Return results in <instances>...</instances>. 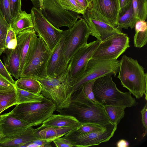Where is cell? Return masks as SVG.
<instances>
[{"mask_svg": "<svg viewBox=\"0 0 147 147\" xmlns=\"http://www.w3.org/2000/svg\"><path fill=\"white\" fill-rule=\"evenodd\" d=\"M56 111L60 114L74 117L81 123H92L104 126L111 123L104 106L87 97L82 88L73 93L68 107Z\"/></svg>", "mask_w": 147, "mask_h": 147, "instance_id": "6da1fadb", "label": "cell"}, {"mask_svg": "<svg viewBox=\"0 0 147 147\" xmlns=\"http://www.w3.org/2000/svg\"><path fill=\"white\" fill-rule=\"evenodd\" d=\"M117 78L122 86L137 99L144 95L147 99V74L136 59L123 55L120 60Z\"/></svg>", "mask_w": 147, "mask_h": 147, "instance_id": "7a4b0ae2", "label": "cell"}, {"mask_svg": "<svg viewBox=\"0 0 147 147\" xmlns=\"http://www.w3.org/2000/svg\"><path fill=\"white\" fill-rule=\"evenodd\" d=\"M112 76H105L95 80L92 90L97 101L103 106H115L125 108L137 105L138 102L130 92H123L117 88Z\"/></svg>", "mask_w": 147, "mask_h": 147, "instance_id": "3957f363", "label": "cell"}, {"mask_svg": "<svg viewBox=\"0 0 147 147\" xmlns=\"http://www.w3.org/2000/svg\"><path fill=\"white\" fill-rule=\"evenodd\" d=\"M36 80L41 85V95L55 104L57 109L68 107L73 94V86L68 70L59 77Z\"/></svg>", "mask_w": 147, "mask_h": 147, "instance_id": "277c9868", "label": "cell"}, {"mask_svg": "<svg viewBox=\"0 0 147 147\" xmlns=\"http://www.w3.org/2000/svg\"><path fill=\"white\" fill-rule=\"evenodd\" d=\"M57 109L55 104L45 97L40 102L18 104L12 111L16 117L33 127L42 124Z\"/></svg>", "mask_w": 147, "mask_h": 147, "instance_id": "5b68a950", "label": "cell"}, {"mask_svg": "<svg viewBox=\"0 0 147 147\" xmlns=\"http://www.w3.org/2000/svg\"><path fill=\"white\" fill-rule=\"evenodd\" d=\"M120 60L90 58L83 73L72 79L73 93L88 83L109 75L116 76L119 67Z\"/></svg>", "mask_w": 147, "mask_h": 147, "instance_id": "8992f818", "label": "cell"}, {"mask_svg": "<svg viewBox=\"0 0 147 147\" xmlns=\"http://www.w3.org/2000/svg\"><path fill=\"white\" fill-rule=\"evenodd\" d=\"M51 52L42 38L37 37L31 57L20 78H31L36 80L47 78L46 67Z\"/></svg>", "mask_w": 147, "mask_h": 147, "instance_id": "52a82bcc", "label": "cell"}, {"mask_svg": "<svg viewBox=\"0 0 147 147\" xmlns=\"http://www.w3.org/2000/svg\"><path fill=\"white\" fill-rule=\"evenodd\" d=\"M129 47V38L127 34H115L100 42L92 58L116 60Z\"/></svg>", "mask_w": 147, "mask_h": 147, "instance_id": "ba28073f", "label": "cell"}, {"mask_svg": "<svg viewBox=\"0 0 147 147\" xmlns=\"http://www.w3.org/2000/svg\"><path fill=\"white\" fill-rule=\"evenodd\" d=\"M68 30L65 40L63 52L66 61L69 63L76 53L87 43L90 31L86 22L83 18L77 21Z\"/></svg>", "mask_w": 147, "mask_h": 147, "instance_id": "9c48e42d", "label": "cell"}, {"mask_svg": "<svg viewBox=\"0 0 147 147\" xmlns=\"http://www.w3.org/2000/svg\"><path fill=\"white\" fill-rule=\"evenodd\" d=\"M40 11L57 29L62 26L70 28L79 17L76 13L63 8L57 0H43V8Z\"/></svg>", "mask_w": 147, "mask_h": 147, "instance_id": "30bf717a", "label": "cell"}, {"mask_svg": "<svg viewBox=\"0 0 147 147\" xmlns=\"http://www.w3.org/2000/svg\"><path fill=\"white\" fill-rule=\"evenodd\" d=\"M30 13L34 30L51 51L61 39L64 30L55 27L39 10L34 7L31 9Z\"/></svg>", "mask_w": 147, "mask_h": 147, "instance_id": "8fae6325", "label": "cell"}, {"mask_svg": "<svg viewBox=\"0 0 147 147\" xmlns=\"http://www.w3.org/2000/svg\"><path fill=\"white\" fill-rule=\"evenodd\" d=\"M117 128V125L111 123L103 126L100 129L88 133L76 134L70 131L65 135L74 146L86 147L98 145L109 141L113 136Z\"/></svg>", "mask_w": 147, "mask_h": 147, "instance_id": "7c38bea8", "label": "cell"}, {"mask_svg": "<svg viewBox=\"0 0 147 147\" xmlns=\"http://www.w3.org/2000/svg\"><path fill=\"white\" fill-rule=\"evenodd\" d=\"M82 15L90 29V35L100 42L114 34L123 33L121 29L104 21L91 8Z\"/></svg>", "mask_w": 147, "mask_h": 147, "instance_id": "4fadbf2b", "label": "cell"}, {"mask_svg": "<svg viewBox=\"0 0 147 147\" xmlns=\"http://www.w3.org/2000/svg\"><path fill=\"white\" fill-rule=\"evenodd\" d=\"M69 30H64L61 39L51 51L47 64V78H55L64 74L68 70L69 63L66 60L63 50Z\"/></svg>", "mask_w": 147, "mask_h": 147, "instance_id": "5bb4252c", "label": "cell"}, {"mask_svg": "<svg viewBox=\"0 0 147 147\" xmlns=\"http://www.w3.org/2000/svg\"><path fill=\"white\" fill-rule=\"evenodd\" d=\"M100 42L97 40L87 43L76 53L70 60L68 68L71 78H76L83 73L88 60L92 58Z\"/></svg>", "mask_w": 147, "mask_h": 147, "instance_id": "9a60e30c", "label": "cell"}, {"mask_svg": "<svg viewBox=\"0 0 147 147\" xmlns=\"http://www.w3.org/2000/svg\"><path fill=\"white\" fill-rule=\"evenodd\" d=\"M37 37L34 29L19 32L16 47L20 57L19 75L28 63L34 49Z\"/></svg>", "mask_w": 147, "mask_h": 147, "instance_id": "2e32d148", "label": "cell"}, {"mask_svg": "<svg viewBox=\"0 0 147 147\" xmlns=\"http://www.w3.org/2000/svg\"><path fill=\"white\" fill-rule=\"evenodd\" d=\"M91 8L107 23L117 27L120 13L119 0H92Z\"/></svg>", "mask_w": 147, "mask_h": 147, "instance_id": "e0dca14e", "label": "cell"}, {"mask_svg": "<svg viewBox=\"0 0 147 147\" xmlns=\"http://www.w3.org/2000/svg\"><path fill=\"white\" fill-rule=\"evenodd\" d=\"M32 127L16 117L12 111L0 115V131L5 137L18 134Z\"/></svg>", "mask_w": 147, "mask_h": 147, "instance_id": "ac0fdd59", "label": "cell"}, {"mask_svg": "<svg viewBox=\"0 0 147 147\" xmlns=\"http://www.w3.org/2000/svg\"><path fill=\"white\" fill-rule=\"evenodd\" d=\"M34 129L30 127L18 134L3 138L0 141V147H25L27 144L39 139Z\"/></svg>", "mask_w": 147, "mask_h": 147, "instance_id": "d6986e66", "label": "cell"}, {"mask_svg": "<svg viewBox=\"0 0 147 147\" xmlns=\"http://www.w3.org/2000/svg\"><path fill=\"white\" fill-rule=\"evenodd\" d=\"M81 124V123L73 116L60 114H53L39 127H67L76 129Z\"/></svg>", "mask_w": 147, "mask_h": 147, "instance_id": "ffe728a7", "label": "cell"}, {"mask_svg": "<svg viewBox=\"0 0 147 147\" xmlns=\"http://www.w3.org/2000/svg\"><path fill=\"white\" fill-rule=\"evenodd\" d=\"M3 53L4 65L6 69L11 75L18 79L20 78V57L16 48L6 49Z\"/></svg>", "mask_w": 147, "mask_h": 147, "instance_id": "44dd1931", "label": "cell"}, {"mask_svg": "<svg viewBox=\"0 0 147 147\" xmlns=\"http://www.w3.org/2000/svg\"><path fill=\"white\" fill-rule=\"evenodd\" d=\"M75 129L67 127H44L35 129L36 133L39 139L51 142L55 139L62 137Z\"/></svg>", "mask_w": 147, "mask_h": 147, "instance_id": "7402d4cb", "label": "cell"}, {"mask_svg": "<svg viewBox=\"0 0 147 147\" xmlns=\"http://www.w3.org/2000/svg\"><path fill=\"white\" fill-rule=\"evenodd\" d=\"M10 25L17 35L22 31L34 29L31 14L27 13L25 11H22Z\"/></svg>", "mask_w": 147, "mask_h": 147, "instance_id": "603a6c76", "label": "cell"}, {"mask_svg": "<svg viewBox=\"0 0 147 147\" xmlns=\"http://www.w3.org/2000/svg\"><path fill=\"white\" fill-rule=\"evenodd\" d=\"M134 27L135 33L134 37V45L136 47L141 48L147 42V22L144 20L137 21Z\"/></svg>", "mask_w": 147, "mask_h": 147, "instance_id": "cb8c5ba5", "label": "cell"}, {"mask_svg": "<svg viewBox=\"0 0 147 147\" xmlns=\"http://www.w3.org/2000/svg\"><path fill=\"white\" fill-rule=\"evenodd\" d=\"M16 88L30 92L41 94V87L38 81L31 78L22 77L14 84Z\"/></svg>", "mask_w": 147, "mask_h": 147, "instance_id": "d4e9b609", "label": "cell"}, {"mask_svg": "<svg viewBox=\"0 0 147 147\" xmlns=\"http://www.w3.org/2000/svg\"><path fill=\"white\" fill-rule=\"evenodd\" d=\"M16 92L18 104L40 102L45 98L41 94L30 92L16 88Z\"/></svg>", "mask_w": 147, "mask_h": 147, "instance_id": "484cf974", "label": "cell"}, {"mask_svg": "<svg viewBox=\"0 0 147 147\" xmlns=\"http://www.w3.org/2000/svg\"><path fill=\"white\" fill-rule=\"evenodd\" d=\"M137 20L134 14L132 3L129 8L125 13L119 16L117 27L120 29H132Z\"/></svg>", "mask_w": 147, "mask_h": 147, "instance_id": "4316f807", "label": "cell"}, {"mask_svg": "<svg viewBox=\"0 0 147 147\" xmlns=\"http://www.w3.org/2000/svg\"><path fill=\"white\" fill-rule=\"evenodd\" d=\"M104 107L110 122L113 124L117 125L124 116L125 108L119 106L111 105H105Z\"/></svg>", "mask_w": 147, "mask_h": 147, "instance_id": "83f0119b", "label": "cell"}, {"mask_svg": "<svg viewBox=\"0 0 147 147\" xmlns=\"http://www.w3.org/2000/svg\"><path fill=\"white\" fill-rule=\"evenodd\" d=\"M132 3L137 21H145L147 15V0H132Z\"/></svg>", "mask_w": 147, "mask_h": 147, "instance_id": "f1b7e54d", "label": "cell"}, {"mask_svg": "<svg viewBox=\"0 0 147 147\" xmlns=\"http://www.w3.org/2000/svg\"><path fill=\"white\" fill-rule=\"evenodd\" d=\"M18 104L16 91L0 94V115L5 110Z\"/></svg>", "mask_w": 147, "mask_h": 147, "instance_id": "f546056e", "label": "cell"}, {"mask_svg": "<svg viewBox=\"0 0 147 147\" xmlns=\"http://www.w3.org/2000/svg\"><path fill=\"white\" fill-rule=\"evenodd\" d=\"M64 9L77 14H83L85 11L77 0H57Z\"/></svg>", "mask_w": 147, "mask_h": 147, "instance_id": "4dcf8cb0", "label": "cell"}, {"mask_svg": "<svg viewBox=\"0 0 147 147\" xmlns=\"http://www.w3.org/2000/svg\"><path fill=\"white\" fill-rule=\"evenodd\" d=\"M10 24L6 21L0 9V56L5 50V44Z\"/></svg>", "mask_w": 147, "mask_h": 147, "instance_id": "1f68e13d", "label": "cell"}, {"mask_svg": "<svg viewBox=\"0 0 147 147\" xmlns=\"http://www.w3.org/2000/svg\"><path fill=\"white\" fill-rule=\"evenodd\" d=\"M103 126L99 124L92 123H81L79 127L71 130L70 132L76 134H83L98 130Z\"/></svg>", "mask_w": 147, "mask_h": 147, "instance_id": "d6a6232c", "label": "cell"}, {"mask_svg": "<svg viewBox=\"0 0 147 147\" xmlns=\"http://www.w3.org/2000/svg\"><path fill=\"white\" fill-rule=\"evenodd\" d=\"M16 90L14 84L0 73V94L9 93L16 91Z\"/></svg>", "mask_w": 147, "mask_h": 147, "instance_id": "836d02e7", "label": "cell"}, {"mask_svg": "<svg viewBox=\"0 0 147 147\" xmlns=\"http://www.w3.org/2000/svg\"><path fill=\"white\" fill-rule=\"evenodd\" d=\"M17 44V35L13 30L10 25L5 38V48L14 49Z\"/></svg>", "mask_w": 147, "mask_h": 147, "instance_id": "e575fe53", "label": "cell"}, {"mask_svg": "<svg viewBox=\"0 0 147 147\" xmlns=\"http://www.w3.org/2000/svg\"><path fill=\"white\" fill-rule=\"evenodd\" d=\"M9 3L11 23L22 11L21 0H9Z\"/></svg>", "mask_w": 147, "mask_h": 147, "instance_id": "d590c367", "label": "cell"}, {"mask_svg": "<svg viewBox=\"0 0 147 147\" xmlns=\"http://www.w3.org/2000/svg\"><path fill=\"white\" fill-rule=\"evenodd\" d=\"M0 9L7 22L11 23L9 0H0Z\"/></svg>", "mask_w": 147, "mask_h": 147, "instance_id": "8d00e7d4", "label": "cell"}, {"mask_svg": "<svg viewBox=\"0 0 147 147\" xmlns=\"http://www.w3.org/2000/svg\"><path fill=\"white\" fill-rule=\"evenodd\" d=\"M95 80L88 83L82 88L84 93L87 97L93 102L101 105L95 99L93 91L92 88Z\"/></svg>", "mask_w": 147, "mask_h": 147, "instance_id": "74e56055", "label": "cell"}, {"mask_svg": "<svg viewBox=\"0 0 147 147\" xmlns=\"http://www.w3.org/2000/svg\"><path fill=\"white\" fill-rule=\"evenodd\" d=\"M52 142L57 147H72L74 146L68 139L60 137L54 140Z\"/></svg>", "mask_w": 147, "mask_h": 147, "instance_id": "f35d334b", "label": "cell"}, {"mask_svg": "<svg viewBox=\"0 0 147 147\" xmlns=\"http://www.w3.org/2000/svg\"><path fill=\"white\" fill-rule=\"evenodd\" d=\"M142 117V121L144 131L142 135V137H144L147 133V103L145 105L141 111Z\"/></svg>", "mask_w": 147, "mask_h": 147, "instance_id": "ab89813d", "label": "cell"}, {"mask_svg": "<svg viewBox=\"0 0 147 147\" xmlns=\"http://www.w3.org/2000/svg\"><path fill=\"white\" fill-rule=\"evenodd\" d=\"M51 142L38 139L27 144L25 147H51Z\"/></svg>", "mask_w": 147, "mask_h": 147, "instance_id": "60d3db41", "label": "cell"}, {"mask_svg": "<svg viewBox=\"0 0 147 147\" xmlns=\"http://www.w3.org/2000/svg\"><path fill=\"white\" fill-rule=\"evenodd\" d=\"M132 0H119L120 7V16L127 10L132 4Z\"/></svg>", "mask_w": 147, "mask_h": 147, "instance_id": "b9f144b4", "label": "cell"}, {"mask_svg": "<svg viewBox=\"0 0 147 147\" xmlns=\"http://www.w3.org/2000/svg\"><path fill=\"white\" fill-rule=\"evenodd\" d=\"M0 73L7 78L13 84H14L15 82L11 76L6 69L4 65L1 62L0 59Z\"/></svg>", "mask_w": 147, "mask_h": 147, "instance_id": "7bdbcfd3", "label": "cell"}, {"mask_svg": "<svg viewBox=\"0 0 147 147\" xmlns=\"http://www.w3.org/2000/svg\"><path fill=\"white\" fill-rule=\"evenodd\" d=\"M86 11L91 7L92 0H77Z\"/></svg>", "mask_w": 147, "mask_h": 147, "instance_id": "ee69618b", "label": "cell"}, {"mask_svg": "<svg viewBox=\"0 0 147 147\" xmlns=\"http://www.w3.org/2000/svg\"><path fill=\"white\" fill-rule=\"evenodd\" d=\"M34 7L41 11L43 8V0H30Z\"/></svg>", "mask_w": 147, "mask_h": 147, "instance_id": "f6af8a7d", "label": "cell"}, {"mask_svg": "<svg viewBox=\"0 0 147 147\" xmlns=\"http://www.w3.org/2000/svg\"><path fill=\"white\" fill-rule=\"evenodd\" d=\"M129 146L128 142L124 139L120 140L116 144V146L117 147H128Z\"/></svg>", "mask_w": 147, "mask_h": 147, "instance_id": "bcb514c9", "label": "cell"}, {"mask_svg": "<svg viewBox=\"0 0 147 147\" xmlns=\"http://www.w3.org/2000/svg\"><path fill=\"white\" fill-rule=\"evenodd\" d=\"M5 136L0 131V141L2 139V138L4 137Z\"/></svg>", "mask_w": 147, "mask_h": 147, "instance_id": "7dc6e473", "label": "cell"}]
</instances>
